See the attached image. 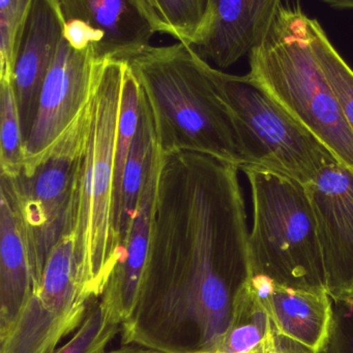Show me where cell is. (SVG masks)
<instances>
[{"label":"cell","mask_w":353,"mask_h":353,"mask_svg":"<svg viewBox=\"0 0 353 353\" xmlns=\"http://www.w3.org/2000/svg\"><path fill=\"white\" fill-rule=\"evenodd\" d=\"M128 64L146 99L162 153H200L242 171L231 110L207 74V61L190 46H149Z\"/></svg>","instance_id":"cell-2"},{"label":"cell","mask_w":353,"mask_h":353,"mask_svg":"<svg viewBox=\"0 0 353 353\" xmlns=\"http://www.w3.org/2000/svg\"><path fill=\"white\" fill-rule=\"evenodd\" d=\"M217 353H277L271 317L251 280L236 298L231 323Z\"/></svg>","instance_id":"cell-18"},{"label":"cell","mask_w":353,"mask_h":353,"mask_svg":"<svg viewBox=\"0 0 353 353\" xmlns=\"http://www.w3.org/2000/svg\"><path fill=\"white\" fill-rule=\"evenodd\" d=\"M140 6H142L143 10H144L145 14L149 17V20H151V1L149 0H138Z\"/></svg>","instance_id":"cell-27"},{"label":"cell","mask_w":353,"mask_h":353,"mask_svg":"<svg viewBox=\"0 0 353 353\" xmlns=\"http://www.w3.org/2000/svg\"><path fill=\"white\" fill-rule=\"evenodd\" d=\"M325 353H353V302L334 303L333 323Z\"/></svg>","instance_id":"cell-24"},{"label":"cell","mask_w":353,"mask_h":353,"mask_svg":"<svg viewBox=\"0 0 353 353\" xmlns=\"http://www.w3.org/2000/svg\"><path fill=\"white\" fill-rule=\"evenodd\" d=\"M335 8H353V0H321Z\"/></svg>","instance_id":"cell-25"},{"label":"cell","mask_w":353,"mask_h":353,"mask_svg":"<svg viewBox=\"0 0 353 353\" xmlns=\"http://www.w3.org/2000/svg\"><path fill=\"white\" fill-rule=\"evenodd\" d=\"M240 170L195 152L160 150L153 232L122 345L217 352L251 278Z\"/></svg>","instance_id":"cell-1"},{"label":"cell","mask_w":353,"mask_h":353,"mask_svg":"<svg viewBox=\"0 0 353 353\" xmlns=\"http://www.w3.org/2000/svg\"><path fill=\"white\" fill-rule=\"evenodd\" d=\"M64 39L95 60L128 62L151 46L155 30L138 0H57Z\"/></svg>","instance_id":"cell-10"},{"label":"cell","mask_w":353,"mask_h":353,"mask_svg":"<svg viewBox=\"0 0 353 353\" xmlns=\"http://www.w3.org/2000/svg\"><path fill=\"white\" fill-rule=\"evenodd\" d=\"M120 60H95L89 122L74 201L79 272L95 299L105 292L120 259L113 230L115 151L124 72Z\"/></svg>","instance_id":"cell-3"},{"label":"cell","mask_w":353,"mask_h":353,"mask_svg":"<svg viewBox=\"0 0 353 353\" xmlns=\"http://www.w3.org/2000/svg\"><path fill=\"white\" fill-rule=\"evenodd\" d=\"M107 353V352H105ZM110 353H153V352H151V350H143V348L140 347H136V346H134V347H126V348H122V350H116V352H110Z\"/></svg>","instance_id":"cell-26"},{"label":"cell","mask_w":353,"mask_h":353,"mask_svg":"<svg viewBox=\"0 0 353 353\" xmlns=\"http://www.w3.org/2000/svg\"><path fill=\"white\" fill-rule=\"evenodd\" d=\"M281 6V0H211L207 28L192 49L229 68L265 39Z\"/></svg>","instance_id":"cell-14"},{"label":"cell","mask_w":353,"mask_h":353,"mask_svg":"<svg viewBox=\"0 0 353 353\" xmlns=\"http://www.w3.org/2000/svg\"><path fill=\"white\" fill-rule=\"evenodd\" d=\"M252 192V277L292 290L327 292L316 218L306 186L269 170L244 171Z\"/></svg>","instance_id":"cell-5"},{"label":"cell","mask_w":353,"mask_h":353,"mask_svg":"<svg viewBox=\"0 0 353 353\" xmlns=\"http://www.w3.org/2000/svg\"><path fill=\"white\" fill-rule=\"evenodd\" d=\"M64 37L57 0H32L18 41L12 85L25 141L32 128L46 76Z\"/></svg>","instance_id":"cell-13"},{"label":"cell","mask_w":353,"mask_h":353,"mask_svg":"<svg viewBox=\"0 0 353 353\" xmlns=\"http://www.w3.org/2000/svg\"><path fill=\"white\" fill-rule=\"evenodd\" d=\"M305 186L316 218L327 294L334 303H352L353 170L332 161Z\"/></svg>","instance_id":"cell-11"},{"label":"cell","mask_w":353,"mask_h":353,"mask_svg":"<svg viewBox=\"0 0 353 353\" xmlns=\"http://www.w3.org/2000/svg\"><path fill=\"white\" fill-rule=\"evenodd\" d=\"M310 19L281 6L265 39L249 54V77L353 170V132L310 43Z\"/></svg>","instance_id":"cell-4"},{"label":"cell","mask_w":353,"mask_h":353,"mask_svg":"<svg viewBox=\"0 0 353 353\" xmlns=\"http://www.w3.org/2000/svg\"><path fill=\"white\" fill-rule=\"evenodd\" d=\"M155 32L166 33L194 47L204 33L211 0H149Z\"/></svg>","instance_id":"cell-19"},{"label":"cell","mask_w":353,"mask_h":353,"mask_svg":"<svg viewBox=\"0 0 353 353\" xmlns=\"http://www.w3.org/2000/svg\"><path fill=\"white\" fill-rule=\"evenodd\" d=\"M271 317L277 353H325L334 316L327 292L292 290L251 278Z\"/></svg>","instance_id":"cell-12"},{"label":"cell","mask_w":353,"mask_h":353,"mask_svg":"<svg viewBox=\"0 0 353 353\" xmlns=\"http://www.w3.org/2000/svg\"><path fill=\"white\" fill-rule=\"evenodd\" d=\"M142 90V89H141ZM155 147V130L151 111L142 91L138 128L124 168L120 197L114 208L113 230L118 251L130 230L140 199L145 175Z\"/></svg>","instance_id":"cell-17"},{"label":"cell","mask_w":353,"mask_h":353,"mask_svg":"<svg viewBox=\"0 0 353 353\" xmlns=\"http://www.w3.org/2000/svg\"><path fill=\"white\" fill-rule=\"evenodd\" d=\"M93 300L79 272L74 234H66L48 254L41 286L0 342V353H53L82 325Z\"/></svg>","instance_id":"cell-8"},{"label":"cell","mask_w":353,"mask_h":353,"mask_svg":"<svg viewBox=\"0 0 353 353\" xmlns=\"http://www.w3.org/2000/svg\"><path fill=\"white\" fill-rule=\"evenodd\" d=\"M159 167L160 149L155 142L134 219L126 241L120 248V259L110 276L103 296L99 298L122 325L130 319L136 306L139 288L149 256Z\"/></svg>","instance_id":"cell-16"},{"label":"cell","mask_w":353,"mask_h":353,"mask_svg":"<svg viewBox=\"0 0 353 353\" xmlns=\"http://www.w3.org/2000/svg\"><path fill=\"white\" fill-rule=\"evenodd\" d=\"M207 72L231 110L247 168L269 170L302 184L312 182L335 155L247 76Z\"/></svg>","instance_id":"cell-6"},{"label":"cell","mask_w":353,"mask_h":353,"mask_svg":"<svg viewBox=\"0 0 353 353\" xmlns=\"http://www.w3.org/2000/svg\"><path fill=\"white\" fill-rule=\"evenodd\" d=\"M25 165V139L12 81L0 80V168L17 178Z\"/></svg>","instance_id":"cell-21"},{"label":"cell","mask_w":353,"mask_h":353,"mask_svg":"<svg viewBox=\"0 0 353 353\" xmlns=\"http://www.w3.org/2000/svg\"><path fill=\"white\" fill-rule=\"evenodd\" d=\"M122 323L102 303H93L84 321L66 345L53 353H105L108 344L120 333Z\"/></svg>","instance_id":"cell-22"},{"label":"cell","mask_w":353,"mask_h":353,"mask_svg":"<svg viewBox=\"0 0 353 353\" xmlns=\"http://www.w3.org/2000/svg\"><path fill=\"white\" fill-rule=\"evenodd\" d=\"M32 0H0V80L12 81L17 46Z\"/></svg>","instance_id":"cell-23"},{"label":"cell","mask_w":353,"mask_h":353,"mask_svg":"<svg viewBox=\"0 0 353 353\" xmlns=\"http://www.w3.org/2000/svg\"><path fill=\"white\" fill-rule=\"evenodd\" d=\"M88 122L87 103L61 140L30 175L8 176L28 239L33 294L41 286L50 251L62 236L73 232L75 194Z\"/></svg>","instance_id":"cell-7"},{"label":"cell","mask_w":353,"mask_h":353,"mask_svg":"<svg viewBox=\"0 0 353 353\" xmlns=\"http://www.w3.org/2000/svg\"><path fill=\"white\" fill-rule=\"evenodd\" d=\"M95 61L93 50L79 51L62 37L44 81L32 128L25 141L23 175L29 176L37 169L86 107Z\"/></svg>","instance_id":"cell-9"},{"label":"cell","mask_w":353,"mask_h":353,"mask_svg":"<svg viewBox=\"0 0 353 353\" xmlns=\"http://www.w3.org/2000/svg\"><path fill=\"white\" fill-rule=\"evenodd\" d=\"M35 290L30 249L10 179L0 175V342L12 333Z\"/></svg>","instance_id":"cell-15"},{"label":"cell","mask_w":353,"mask_h":353,"mask_svg":"<svg viewBox=\"0 0 353 353\" xmlns=\"http://www.w3.org/2000/svg\"><path fill=\"white\" fill-rule=\"evenodd\" d=\"M309 32L315 57L337 95L353 132V70L334 47L316 19H310Z\"/></svg>","instance_id":"cell-20"},{"label":"cell","mask_w":353,"mask_h":353,"mask_svg":"<svg viewBox=\"0 0 353 353\" xmlns=\"http://www.w3.org/2000/svg\"><path fill=\"white\" fill-rule=\"evenodd\" d=\"M213 353H217V352H213Z\"/></svg>","instance_id":"cell-28"}]
</instances>
